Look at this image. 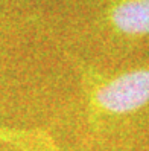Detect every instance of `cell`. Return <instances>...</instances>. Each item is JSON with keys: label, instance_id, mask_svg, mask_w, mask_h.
I'll return each instance as SVG.
<instances>
[{"label": "cell", "instance_id": "7a4b0ae2", "mask_svg": "<svg viewBox=\"0 0 149 151\" xmlns=\"http://www.w3.org/2000/svg\"><path fill=\"white\" fill-rule=\"evenodd\" d=\"M107 19L120 37H149V0H116L108 8Z\"/></svg>", "mask_w": 149, "mask_h": 151}, {"label": "cell", "instance_id": "3957f363", "mask_svg": "<svg viewBox=\"0 0 149 151\" xmlns=\"http://www.w3.org/2000/svg\"><path fill=\"white\" fill-rule=\"evenodd\" d=\"M0 145H8L17 151H61L55 136L43 128L0 125Z\"/></svg>", "mask_w": 149, "mask_h": 151}, {"label": "cell", "instance_id": "6da1fadb", "mask_svg": "<svg viewBox=\"0 0 149 151\" xmlns=\"http://www.w3.org/2000/svg\"><path fill=\"white\" fill-rule=\"evenodd\" d=\"M82 93L85 124L93 134L149 105V64L108 73L85 61L73 60Z\"/></svg>", "mask_w": 149, "mask_h": 151}]
</instances>
